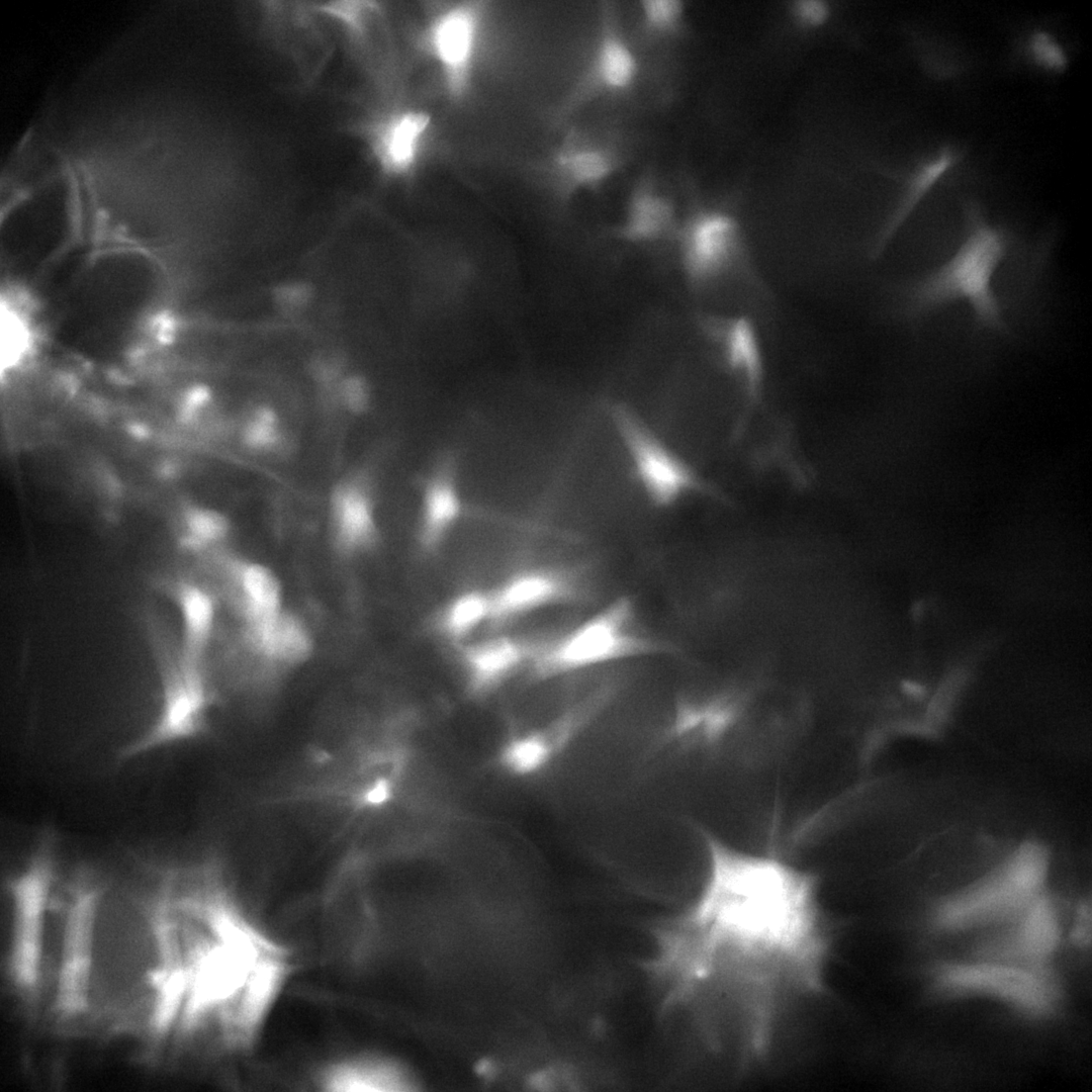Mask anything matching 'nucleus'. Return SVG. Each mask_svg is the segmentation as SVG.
Returning a JSON list of instances; mask_svg holds the SVG:
<instances>
[{
  "label": "nucleus",
  "instance_id": "nucleus-1",
  "mask_svg": "<svg viewBox=\"0 0 1092 1092\" xmlns=\"http://www.w3.org/2000/svg\"><path fill=\"white\" fill-rule=\"evenodd\" d=\"M684 918L704 943L738 953L808 958L827 950L811 875L714 839L701 890Z\"/></svg>",
  "mask_w": 1092,
  "mask_h": 1092
},
{
  "label": "nucleus",
  "instance_id": "nucleus-2",
  "mask_svg": "<svg viewBox=\"0 0 1092 1092\" xmlns=\"http://www.w3.org/2000/svg\"><path fill=\"white\" fill-rule=\"evenodd\" d=\"M1006 248L1004 234L988 224L977 209L971 207L968 234L957 253L909 289V313L920 316L956 300H966L982 328L1005 331L991 282Z\"/></svg>",
  "mask_w": 1092,
  "mask_h": 1092
},
{
  "label": "nucleus",
  "instance_id": "nucleus-3",
  "mask_svg": "<svg viewBox=\"0 0 1092 1092\" xmlns=\"http://www.w3.org/2000/svg\"><path fill=\"white\" fill-rule=\"evenodd\" d=\"M672 646L636 625L633 604L620 598L555 636L534 658L532 679L546 680L603 664L671 653Z\"/></svg>",
  "mask_w": 1092,
  "mask_h": 1092
},
{
  "label": "nucleus",
  "instance_id": "nucleus-4",
  "mask_svg": "<svg viewBox=\"0 0 1092 1092\" xmlns=\"http://www.w3.org/2000/svg\"><path fill=\"white\" fill-rule=\"evenodd\" d=\"M1046 872L1045 851L1025 843L989 876L941 902L934 926L951 931L1014 918L1040 895Z\"/></svg>",
  "mask_w": 1092,
  "mask_h": 1092
},
{
  "label": "nucleus",
  "instance_id": "nucleus-5",
  "mask_svg": "<svg viewBox=\"0 0 1092 1092\" xmlns=\"http://www.w3.org/2000/svg\"><path fill=\"white\" fill-rule=\"evenodd\" d=\"M486 28L487 5L480 2L436 4L424 20L421 49L452 101L465 99L473 86Z\"/></svg>",
  "mask_w": 1092,
  "mask_h": 1092
},
{
  "label": "nucleus",
  "instance_id": "nucleus-6",
  "mask_svg": "<svg viewBox=\"0 0 1092 1092\" xmlns=\"http://www.w3.org/2000/svg\"><path fill=\"white\" fill-rule=\"evenodd\" d=\"M934 977L945 991L988 995L1031 1015H1048L1059 999L1057 984L1043 966L985 959L942 965Z\"/></svg>",
  "mask_w": 1092,
  "mask_h": 1092
},
{
  "label": "nucleus",
  "instance_id": "nucleus-7",
  "mask_svg": "<svg viewBox=\"0 0 1092 1092\" xmlns=\"http://www.w3.org/2000/svg\"><path fill=\"white\" fill-rule=\"evenodd\" d=\"M611 417L635 476L653 505L670 507L692 492L706 489L695 468L664 444L630 407L615 403Z\"/></svg>",
  "mask_w": 1092,
  "mask_h": 1092
},
{
  "label": "nucleus",
  "instance_id": "nucleus-8",
  "mask_svg": "<svg viewBox=\"0 0 1092 1092\" xmlns=\"http://www.w3.org/2000/svg\"><path fill=\"white\" fill-rule=\"evenodd\" d=\"M161 655L159 712L150 727L122 749L123 759L190 739L205 727L210 700L202 669L187 666L179 654L175 660L165 652Z\"/></svg>",
  "mask_w": 1092,
  "mask_h": 1092
},
{
  "label": "nucleus",
  "instance_id": "nucleus-9",
  "mask_svg": "<svg viewBox=\"0 0 1092 1092\" xmlns=\"http://www.w3.org/2000/svg\"><path fill=\"white\" fill-rule=\"evenodd\" d=\"M596 42L581 76L561 106L564 118L596 100L628 92L639 74V63L610 5L600 17Z\"/></svg>",
  "mask_w": 1092,
  "mask_h": 1092
},
{
  "label": "nucleus",
  "instance_id": "nucleus-10",
  "mask_svg": "<svg viewBox=\"0 0 1092 1092\" xmlns=\"http://www.w3.org/2000/svg\"><path fill=\"white\" fill-rule=\"evenodd\" d=\"M679 261L690 283L706 287L719 281L738 258L740 229L736 218L717 207H702L679 222Z\"/></svg>",
  "mask_w": 1092,
  "mask_h": 1092
},
{
  "label": "nucleus",
  "instance_id": "nucleus-11",
  "mask_svg": "<svg viewBox=\"0 0 1092 1092\" xmlns=\"http://www.w3.org/2000/svg\"><path fill=\"white\" fill-rule=\"evenodd\" d=\"M625 153L603 131L569 129L547 160V173L560 196L571 198L605 185L622 168Z\"/></svg>",
  "mask_w": 1092,
  "mask_h": 1092
},
{
  "label": "nucleus",
  "instance_id": "nucleus-12",
  "mask_svg": "<svg viewBox=\"0 0 1092 1092\" xmlns=\"http://www.w3.org/2000/svg\"><path fill=\"white\" fill-rule=\"evenodd\" d=\"M485 589L490 602L488 631L507 627L546 609L573 603L583 593L572 573L547 566L518 569Z\"/></svg>",
  "mask_w": 1092,
  "mask_h": 1092
},
{
  "label": "nucleus",
  "instance_id": "nucleus-13",
  "mask_svg": "<svg viewBox=\"0 0 1092 1092\" xmlns=\"http://www.w3.org/2000/svg\"><path fill=\"white\" fill-rule=\"evenodd\" d=\"M52 873L51 856L42 849L11 884L15 925L13 966L17 980L24 986L32 985L38 972Z\"/></svg>",
  "mask_w": 1092,
  "mask_h": 1092
},
{
  "label": "nucleus",
  "instance_id": "nucleus-14",
  "mask_svg": "<svg viewBox=\"0 0 1092 1092\" xmlns=\"http://www.w3.org/2000/svg\"><path fill=\"white\" fill-rule=\"evenodd\" d=\"M432 115L419 107H398L370 122L366 141L378 168L390 177H406L422 165L432 139Z\"/></svg>",
  "mask_w": 1092,
  "mask_h": 1092
},
{
  "label": "nucleus",
  "instance_id": "nucleus-15",
  "mask_svg": "<svg viewBox=\"0 0 1092 1092\" xmlns=\"http://www.w3.org/2000/svg\"><path fill=\"white\" fill-rule=\"evenodd\" d=\"M97 893L78 890L68 910L60 970L59 1003L74 1012L84 1007L93 971V932Z\"/></svg>",
  "mask_w": 1092,
  "mask_h": 1092
},
{
  "label": "nucleus",
  "instance_id": "nucleus-16",
  "mask_svg": "<svg viewBox=\"0 0 1092 1092\" xmlns=\"http://www.w3.org/2000/svg\"><path fill=\"white\" fill-rule=\"evenodd\" d=\"M329 516L337 549L357 555L376 542L378 529L374 499L368 484L358 476L338 481L329 497Z\"/></svg>",
  "mask_w": 1092,
  "mask_h": 1092
},
{
  "label": "nucleus",
  "instance_id": "nucleus-17",
  "mask_svg": "<svg viewBox=\"0 0 1092 1092\" xmlns=\"http://www.w3.org/2000/svg\"><path fill=\"white\" fill-rule=\"evenodd\" d=\"M1015 918L1010 934L988 947L993 953L990 960L1015 959V963L1043 966L1060 942L1061 927L1054 905L1040 894Z\"/></svg>",
  "mask_w": 1092,
  "mask_h": 1092
},
{
  "label": "nucleus",
  "instance_id": "nucleus-18",
  "mask_svg": "<svg viewBox=\"0 0 1092 1092\" xmlns=\"http://www.w3.org/2000/svg\"><path fill=\"white\" fill-rule=\"evenodd\" d=\"M679 222L671 196L652 176L642 177L632 188L617 234L632 244H651L675 233Z\"/></svg>",
  "mask_w": 1092,
  "mask_h": 1092
},
{
  "label": "nucleus",
  "instance_id": "nucleus-19",
  "mask_svg": "<svg viewBox=\"0 0 1092 1092\" xmlns=\"http://www.w3.org/2000/svg\"><path fill=\"white\" fill-rule=\"evenodd\" d=\"M176 601L182 619L180 656L192 666L201 667L214 624V604L206 590L184 583L176 589Z\"/></svg>",
  "mask_w": 1092,
  "mask_h": 1092
},
{
  "label": "nucleus",
  "instance_id": "nucleus-20",
  "mask_svg": "<svg viewBox=\"0 0 1092 1092\" xmlns=\"http://www.w3.org/2000/svg\"><path fill=\"white\" fill-rule=\"evenodd\" d=\"M234 577L249 629L259 627L281 613L280 583L269 567L252 561L237 562Z\"/></svg>",
  "mask_w": 1092,
  "mask_h": 1092
},
{
  "label": "nucleus",
  "instance_id": "nucleus-21",
  "mask_svg": "<svg viewBox=\"0 0 1092 1092\" xmlns=\"http://www.w3.org/2000/svg\"><path fill=\"white\" fill-rule=\"evenodd\" d=\"M420 520V543L425 550L441 546L460 516L458 492L450 479L439 476L427 487Z\"/></svg>",
  "mask_w": 1092,
  "mask_h": 1092
},
{
  "label": "nucleus",
  "instance_id": "nucleus-22",
  "mask_svg": "<svg viewBox=\"0 0 1092 1092\" xmlns=\"http://www.w3.org/2000/svg\"><path fill=\"white\" fill-rule=\"evenodd\" d=\"M256 648L270 660L291 664L301 661L311 647L304 626L294 617L279 613L267 623L250 629Z\"/></svg>",
  "mask_w": 1092,
  "mask_h": 1092
},
{
  "label": "nucleus",
  "instance_id": "nucleus-23",
  "mask_svg": "<svg viewBox=\"0 0 1092 1092\" xmlns=\"http://www.w3.org/2000/svg\"><path fill=\"white\" fill-rule=\"evenodd\" d=\"M323 1086L332 1091H402L410 1087L395 1067L373 1061L335 1066L325 1075Z\"/></svg>",
  "mask_w": 1092,
  "mask_h": 1092
},
{
  "label": "nucleus",
  "instance_id": "nucleus-24",
  "mask_svg": "<svg viewBox=\"0 0 1092 1092\" xmlns=\"http://www.w3.org/2000/svg\"><path fill=\"white\" fill-rule=\"evenodd\" d=\"M953 158L950 151H943L925 162L912 174L899 205L876 240L873 247L874 255H879L885 250L916 205L952 165Z\"/></svg>",
  "mask_w": 1092,
  "mask_h": 1092
},
{
  "label": "nucleus",
  "instance_id": "nucleus-25",
  "mask_svg": "<svg viewBox=\"0 0 1092 1092\" xmlns=\"http://www.w3.org/2000/svg\"><path fill=\"white\" fill-rule=\"evenodd\" d=\"M639 16L645 35L670 38L684 27L686 6L678 0H644L639 3Z\"/></svg>",
  "mask_w": 1092,
  "mask_h": 1092
},
{
  "label": "nucleus",
  "instance_id": "nucleus-26",
  "mask_svg": "<svg viewBox=\"0 0 1092 1092\" xmlns=\"http://www.w3.org/2000/svg\"><path fill=\"white\" fill-rule=\"evenodd\" d=\"M550 734L532 731L513 740L506 748L503 758L512 770L525 772L539 765L549 753Z\"/></svg>",
  "mask_w": 1092,
  "mask_h": 1092
},
{
  "label": "nucleus",
  "instance_id": "nucleus-27",
  "mask_svg": "<svg viewBox=\"0 0 1092 1092\" xmlns=\"http://www.w3.org/2000/svg\"><path fill=\"white\" fill-rule=\"evenodd\" d=\"M187 537L193 545H206L222 540L230 522L220 513L206 508H192L185 517Z\"/></svg>",
  "mask_w": 1092,
  "mask_h": 1092
},
{
  "label": "nucleus",
  "instance_id": "nucleus-28",
  "mask_svg": "<svg viewBox=\"0 0 1092 1092\" xmlns=\"http://www.w3.org/2000/svg\"><path fill=\"white\" fill-rule=\"evenodd\" d=\"M281 424L277 416L269 410L254 411L244 429V439L249 448L268 451L278 445L281 438Z\"/></svg>",
  "mask_w": 1092,
  "mask_h": 1092
},
{
  "label": "nucleus",
  "instance_id": "nucleus-29",
  "mask_svg": "<svg viewBox=\"0 0 1092 1092\" xmlns=\"http://www.w3.org/2000/svg\"><path fill=\"white\" fill-rule=\"evenodd\" d=\"M794 20L803 28H818L829 18V5L818 0L797 1L792 4Z\"/></svg>",
  "mask_w": 1092,
  "mask_h": 1092
},
{
  "label": "nucleus",
  "instance_id": "nucleus-30",
  "mask_svg": "<svg viewBox=\"0 0 1092 1092\" xmlns=\"http://www.w3.org/2000/svg\"><path fill=\"white\" fill-rule=\"evenodd\" d=\"M1032 55L1041 66L1059 70L1063 69L1066 58L1061 47L1048 34L1037 33L1031 40Z\"/></svg>",
  "mask_w": 1092,
  "mask_h": 1092
},
{
  "label": "nucleus",
  "instance_id": "nucleus-31",
  "mask_svg": "<svg viewBox=\"0 0 1092 1092\" xmlns=\"http://www.w3.org/2000/svg\"><path fill=\"white\" fill-rule=\"evenodd\" d=\"M1091 911L1088 904L1078 910L1076 921L1071 931V940L1079 946H1088L1091 941Z\"/></svg>",
  "mask_w": 1092,
  "mask_h": 1092
}]
</instances>
